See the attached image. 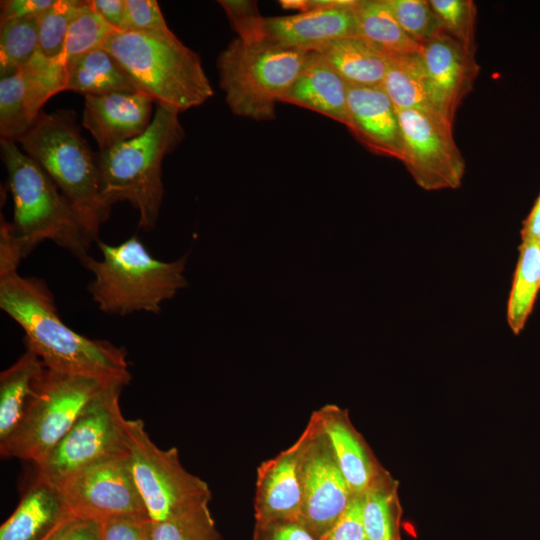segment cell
Instances as JSON below:
<instances>
[{"label":"cell","instance_id":"1","mask_svg":"<svg viewBox=\"0 0 540 540\" xmlns=\"http://www.w3.org/2000/svg\"><path fill=\"white\" fill-rule=\"evenodd\" d=\"M18 266L0 262V308L23 329L27 349L49 370L129 384L132 377L125 350L72 330L58 314L45 282L19 275Z\"/></svg>","mask_w":540,"mask_h":540},{"label":"cell","instance_id":"2","mask_svg":"<svg viewBox=\"0 0 540 540\" xmlns=\"http://www.w3.org/2000/svg\"><path fill=\"white\" fill-rule=\"evenodd\" d=\"M138 91L179 112L213 96L199 55L170 30L113 31L102 46Z\"/></svg>","mask_w":540,"mask_h":540},{"label":"cell","instance_id":"3","mask_svg":"<svg viewBox=\"0 0 540 540\" xmlns=\"http://www.w3.org/2000/svg\"><path fill=\"white\" fill-rule=\"evenodd\" d=\"M16 142L57 185L79 213L91 240L97 242L111 207L102 197L98 158L82 137L75 112H42Z\"/></svg>","mask_w":540,"mask_h":540},{"label":"cell","instance_id":"4","mask_svg":"<svg viewBox=\"0 0 540 540\" xmlns=\"http://www.w3.org/2000/svg\"><path fill=\"white\" fill-rule=\"evenodd\" d=\"M0 150L13 199L10 226L24 257L40 242L50 240L83 264L93 241L77 210L15 141L1 139Z\"/></svg>","mask_w":540,"mask_h":540},{"label":"cell","instance_id":"5","mask_svg":"<svg viewBox=\"0 0 540 540\" xmlns=\"http://www.w3.org/2000/svg\"><path fill=\"white\" fill-rule=\"evenodd\" d=\"M179 113L157 105L145 132L97 156L104 201L110 207L129 202L139 213V227L146 231L154 228L163 201V160L185 136Z\"/></svg>","mask_w":540,"mask_h":540},{"label":"cell","instance_id":"6","mask_svg":"<svg viewBox=\"0 0 540 540\" xmlns=\"http://www.w3.org/2000/svg\"><path fill=\"white\" fill-rule=\"evenodd\" d=\"M102 259L89 257L82 265L94 275L88 289L98 309L107 314L128 315L145 311L157 314L161 304L187 286L184 277L188 255L165 262L154 258L132 236L112 246L100 240Z\"/></svg>","mask_w":540,"mask_h":540},{"label":"cell","instance_id":"7","mask_svg":"<svg viewBox=\"0 0 540 540\" xmlns=\"http://www.w3.org/2000/svg\"><path fill=\"white\" fill-rule=\"evenodd\" d=\"M310 51L263 41H231L219 54V84L230 110L258 121L275 117V106L304 67Z\"/></svg>","mask_w":540,"mask_h":540},{"label":"cell","instance_id":"8","mask_svg":"<svg viewBox=\"0 0 540 540\" xmlns=\"http://www.w3.org/2000/svg\"><path fill=\"white\" fill-rule=\"evenodd\" d=\"M110 385L45 367L21 421L0 444L1 457L38 464Z\"/></svg>","mask_w":540,"mask_h":540},{"label":"cell","instance_id":"9","mask_svg":"<svg viewBox=\"0 0 540 540\" xmlns=\"http://www.w3.org/2000/svg\"><path fill=\"white\" fill-rule=\"evenodd\" d=\"M131 472L152 523L161 522L211 500V490L181 464L177 448H159L141 419H126Z\"/></svg>","mask_w":540,"mask_h":540},{"label":"cell","instance_id":"10","mask_svg":"<svg viewBox=\"0 0 540 540\" xmlns=\"http://www.w3.org/2000/svg\"><path fill=\"white\" fill-rule=\"evenodd\" d=\"M123 385L108 386L79 416L47 456L34 465L36 477L54 485L106 458L128 453L119 397Z\"/></svg>","mask_w":540,"mask_h":540},{"label":"cell","instance_id":"11","mask_svg":"<svg viewBox=\"0 0 540 540\" xmlns=\"http://www.w3.org/2000/svg\"><path fill=\"white\" fill-rule=\"evenodd\" d=\"M296 441L302 486L297 521L320 540L347 508L354 494L315 411Z\"/></svg>","mask_w":540,"mask_h":540},{"label":"cell","instance_id":"12","mask_svg":"<svg viewBox=\"0 0 540 540\" xmlns=\"http://www.w3.org/2000/svg\"><path fill=\"white\" fill-rule=\"evenodd\" d=\"M56 486L75 517L98 522L114 517L149 519L128 453L82 468Z\"/></svg>","mask_w":540,"mask_h":540},{"label":"cell","instance_id":"13","mask_svg":"<svg viewBox=\"0 0 540 540\" xmlns=\"http://www.w3.org/2000/svg\"><path fill=\"white\" fill-rule=\"evenodd\" d=\"M397 113L404 146L402 162L417 185L427 191L459 187L465 161L452 125L419 110L397 109Z\"/></svg>","mask_w":540,"mask_h":540},{"label":"cell","instance_id":"14","mask_svg":"<svg viewBox=\"0 0 540 540\" xmlns=\"http://www.w3.org/2000/svg\"><path fill=\"white\" fill-rule=\"evenodd\" d=\"M66 90L65 60L37 52L15 73L0 79L1 139L17 141L36 122L41 108Z\"/></svg>","mask_w":540,"mask_h":540},{"label":"cell","instance_id":"15","mask_svg":"<svg viewBox=\"0 0 540 540\" xmlns=\"http://www.w3.org/2000/svg\"><path fill=\"white\" fill-rule=\"evenodd\" d=\"M422 47L432 105L453 126L456 110L471 90L479 65L473 53L443 31Z\"/></svg>","mask_w":540,"mask_h":540},{"label":"cell","instance_id":"16","mask_svg":"<svg viewBox=\"0 0 540 540\" xmlns=\"http://www.w3.org/2000/svg\"><path fill=\"white\" fill-rule=\"evenodd\" d=\"M153 99L136 92L84 96L82 124L105 151L146 131L153 116Z\"/></svg>","mask_w":540,"mask_h":540},{"label":"cell","instance_id":"17","mask_svg":"<svg viewBox=\"0 0 540 540\" xmlns=\"http://www.w3.org/2000/svg\"><path fill=\"white\" fill-rule=\"evenodd\" d=\"M355 3L356 0H341L324 9L265 18V41L312 51L330 41L357 36Z\"/></svg>","mask_w":540,"mask_h":540},{"label":"cell","instance_id":"18","mask_svg":"<svg viewBox=\"0 0 540 540\" xmlns=\"http://www.w3.org/2000/svg\"><path fill=\"white\" fill-rule=\"evenodd\" d=\"M347 128L369 150L395 158L404 157L398 113L382 86L348 85Z\"/></svg>","mask_w":540,"mask_h":540},{"label":"cell","instance_id":"19","mask_svg":"<svg viewBox=\"0 0 540 540\" xmlns=\"http://www.w3.org/2000/svg\"><path fill=\"white\" fill-rule=\"evenodd\" d=\"M302 504L299 446L295 441L257 468L255 522L298 520Z\"/></svg>","mask_w":540,"mask_h":540},{"label":"cell","instance_id":"20","mask_svg":"<svg viewBox=\"0 0 540 540\" xmlns=\"http://www.w3.org/2000/svg\"><path fill=\"white\" fill-rule=\"evenodd\" d=\"M315 412L353 494H363L385 470L353 426L346 409L328 404Z\"/></svg>","mask_w":540,"mask_h":540},{"label":"cell","instance_id":"21","mask_svg":"<svg viewBox=\"0 0 540 540\" xmlns=\"http://www.w3.org/2000/svg\"><path fill=\"white\" fill-rule=\"evenodd\" d=\"M60 489L39 477L0 527V540H47L73 517Z\"/></svg>","mask_w":540,"mask_h":540},{"label":"cell","instance_id":"22","mask_svg":"<svg viewBox=\"0 0 540 540\" xmlns=\"http://www.w3.org/2000/svg\"><path fill=\"white\" fill-rule=\"evenodd\" d=\"M348 84L317 51L307 61L280 102L313 110L346 127L349 122Z\"/></svg>","mask_w":540,"mask_h":540},{"label":"cell","instance_id":"23","mask_svg":"<svg viewBox=\"0 0 540 540\" xmlns=\"http://www.w3.org/2000/svg\"><path fill=\"white\" fill-rule=\"evenodd\" d=\"M314 51L320 53L351 86H382L389 55L365 39L353 36L330 41Z\"/></svg>","mask_w":540,"mask_h":540},{"label":"cell","instance_id":"24","mask_svg":"<svg viewBox=\"0 0 540 540\" xmlns=\"http://www.w3.org/2000/svg\"><path fill=\"white\" fill-rule=\"evenodd\" d=\"M65 74L66 90L83 96L138 91L125 70L104 48L67 59Z\"/></svg>","mask_w":540,"mask_h":540},{"label":"cell","instance_id":"25","mask_svg":"<svg viewBox=\"0 0 540 540\" xmlns=\"http://www.w3.org/2000/svg\"><path fill=\"white\" fill-rule=\"evenodd\" d=\"M45 366L31 350L0 373V444L21 421Z\"/></svg>","mask_w":540,"mask_h":540},{"label":"cell","instance_id":"26","mask_svg":"<svg viewBox=\"0 0 540 540\" xmlns=\"http://www.w3.org/2000/svg\"><path fill=\"white\" fill-rule=\"evenodd\" d=\"M382 88L398 110L413 109L439 116L431 102L421 53L389 55Z\"/></svg>","mask_w":540,"mask_h":540},{"label":"cell","instance_id":"27","mask_svg":"<svg viewBox=\"0 0 540 540\" xmlns=\"http://www.w3.org/2000/svg\"><path fill=\"white\" fill-rule=\"evenodd\" d=\"M357 36L370 42L387 55L421 53L400 27L385 0H356L354 6Z\"/></svg>","mask_w":540,"mask_h":540},{"label":"cell","instance_id":"28","mask_svg":"<svg viewBox=\"0 0 540 540\" xmlns=\"http://www.w3.org/2000/svg\"><path fill=\"white\" fill-rule=\"evenodd\" d=\"M367 540H401L397 482L385 470L362 494Z\"/></svg>","mask_w":540,"mask_h":540},{"label":"cell","instance_id":"29","mask_svg":"<svg viewBox=\"0 0 540 540\" xmlns=\"http://www.w3.org/2000/svg\"><path fill=\"white\" fill-rule=\"evenodd\" d=\"M540 290V246L536 240L521 241L519 257L507 303V323L519 334Z\"/></svg>","mask_w":540,"mask_h":540},{"label":"cell","instance_id":"30","mask_svg":"<svg viewBox=\"0 0 540 540\" xmlns=\"http://www.w3.org/2000/svg\"><path fill=\"white\" fill-rule=\"evenodd\" d=\"M39 16L0 23V75L9 76L25 66L38 52Z\"/></svg>","mask_w":540,"mask_h":540},{"label":"cell","instance_id":"31","mask_svg":"<svg viewBox=\"0 0 540 540\" xmlns=\"http://www.w3.org/2000/svg\"><path fill=\"white\" fill-rule=\"evenodd\" d=\"M208 504L203 503L167 520L152 523L151 540H222Z\"/></svg>","mask_w":540,"mask_h":540},{"label":"cell","instance_id":"32","mask_svg":"<svg viewBox=\"0 0 540 540\" xmlns=\"http://www.w3.org/2000/svg\"><path fill=\"white\" fill-rule=\"evenodd\" d=\"M115 31L92 8L89 1H80L71 19L65 42V61L73 56L102 48Z\"/></svg>","mask_w":540,"mask_h":540},{"label":"cell","instance_id":"33","mask_svg":"<svg viewBox=\"0 0 540 540\" xmlns=\"http://www.w3.org/2000/svg\"><path fill=\"white\" fill-rule=\"evenodd\" d=\"M79 3L78 0H56L39 16V53L49 59L65 60L68 28Z\"/></svg>","mask_w":540,"mask_h":540},{"label":"cell","instance_id":"34","mask_svg":"<svg viewBox=\"0 0 540 540\" xmlns=\"http://www.w3.org/2000/svg\"><path fill=\"white\" fill-rule=\"evenodd\" d=\"M385 1L403 31L419 45L423 46L442 31L429 1Z\"/></svg>","mask_w":540,"mask_h":540},{"label":"cell","instance_id":"35","mask_svg":"<svg viewBox=\"0 0 540 540\" xmlns=\"http://www.w3.org/2000/svg\"><path fill=\"white\" fill-rule=\"evenodd\" d=\"M443 32L475 54L476 5L472 0H429Z\"/></svg>","mask_w":540,"mask_h":540},{"label":"cell","instance_id":"36","mask_svg":"<svg viewBox=\"0 0 540 540\" xmlns=\"http://www.w3.org/2000/svg\"><path fill=\"white\" fill-rule=\"evenodd\" d=\"M219 4L240 40L246 43L265 41V18L261 16L256 1L221 0Z\"/></svg>","mask_w":540,"mask_h":540},{"label":"cell","instance_id":"37","mask_svg":"<svg viewBox=\"0 0 540 540\" xmlns=\"http://www.w3.org/2000/svg\"><path fill=\"white\" fill-rule=\"evenodd\" d=\"M126 18L123 31L168 30L164 16L155 0H125Z\"/></svg>","mask_w":540,"mask_h":540},{"label":"cell","instance_id":"38","mask_svg":"<svg viewBox=\"0 0 540 540\" xmlns=\"http://www.w3.org/2000/svg\"><path fill=\"white\" fill-rule=\"evenodd\" d=\"M320 540H367L362 494L353 496L341 516Z\"/></svg>","mask_w":540,"mask_h":540},{"label":"cell","instance_id":"39","mask_svg":"<svg viewBox=\"0 0 540 540\" xmlns=\"http://www.w3.org/2000/svg\"><path fill=\"white\" fill-rule=\"evenodd\" d=\"M100 523L102 540H151L149 519L114 517Z\"/></svg>","mask_w":540,"mask_h":540},{"label":"cell","instance_id":"40","mask_svg":"<svg viewBox=\"0 0 540 540\" xmlns=\"http://www.w3.org/2000/svg\"><path fill=\"white\" fill-rule=\"evenodd\" d=\"M252 540H317L296 520L255 522Z\"/></svg>","mask_w":540,"mask_h":540},{"label":"cell","instance_id":"41","mask_svg":"<svg viewBox=\"0 0 540 540\" xmlns=\"http://www.w3.org/2000/svg\"><path fill=\"white\" fill-rule=\"evenodd\" d=\"M47 540H102L101 523L73 516Z\"/></svg>","mask_w":540,"mask_h":540},{"label":"cell","instance_id":"42","mask_svg":"<svg viewBox=\"0 0 540 540\" xmlns=\"http://www.w3.org/2000/svg\"><path fill=\"white\" fill-rule=\"evenodd\" d=\"M56 0H4L1 1L0 23L33 16H40Z\"/></svg>","mask_w":540,"mask_h":540},{"label":"cell","instance_id":"43","mask_svg":"<svg viewBox=\"0 0 540 540\" xmlns=\"http://www.w3.org/2000/svg\"><path fill=\"white\" fill-rule=\"evenodd\" d=\"M92 8L115 31H123L126 18L125 0H91Z\"/></svg>","mask_w":540,"mask_h":540},{"label":"cell","instance_id":"44","mask_svg":"<svg viewBox=\"0 0 540 540\" xmlns=\"http://www.w3.org/2000/svg\"><path fill=\"white\" fill-rule=\"evenodd\" d=\"M540 233V194L523 222L521 241L536 240Z\"/></svg>","mask_w":540,"mask_h":540},{"label":"cell","instance_id":"45","mask_svg":"<svg viewBox=\"0 0 540 540\" xmlns=\"http://www.w3.org/2000/svg\"><path fill=\"white\" fill-rule=\"evenodd\" d=\"M536 241H537V243H538V244H539V246H540V233H539V235H538V237H537Z\"/></svg>","mask_w":540,"mask_h":540}]
</instances>
